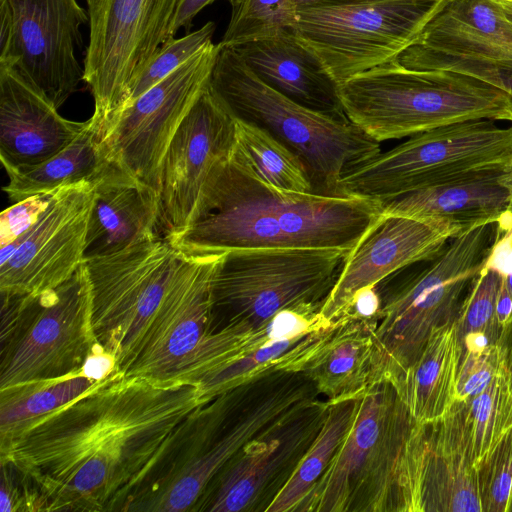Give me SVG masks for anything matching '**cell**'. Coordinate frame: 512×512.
Wrapping results in <instances>:
<instances>
[{
	"instance_id": "obj_8",
	"label": "cell",
	"mask_w": 512,
	"mask_h": 512,
	"mask_svg": "<svg viewBox=\"0 0 512 512\" xmlns=\"http://www.w3.org/2000/svg\"><path fill=\"white\" fill-rule=\"evenodd\" d=\"M497 233L498 222L467 225L426 268L383 300L372 330L375 383L397 384L431 333L455 320L461 296L484 267Z\"/></svg>"
},
{
	"instance_id": "obj_24",
	"label": "cell",
	"mask_w": 512,
	"mask_h": 512,
	"mask_svg": "<svg viewBox=\"0 0 512 512\" xmlns=\"http://www.w3.org/2000/svg\"><path fill=\"white\" fill-rule=\"evenodd\" d=\"M233 48L273 89L312 110L347 118L338 84L292 30Z\"/></svg>"
},
{
	"instance_id": "obj_44",
	"label": "cell",
	"mask_w": 512,
	"mask_h": 512,
	"mask_svg": "<svg viewBox=\"0 0 512 512\" xmlns=\"http://www.w3.org/2000/svg\"><path fill=\"white\" fill-rule=\"evenodd\" d=\"M14 39V25L10 7L6 0H0V64L10 58Z\"/></svg>"
},
{
	"instance_id": "obj_3",
	"label": "cell",
	"mask_w": 512,
	"mask_h": 512,
	"mask_svg": "<svg viewBox=\"0 0 512 512\" xmlns=\"http://www.w3.org/2000/svg\"><path fill=\"white\" fill-rule=\"evenodd\" d=\"M427 424L388 381L361 397L329 465L294 512H421Z\"/></svg>"
},
{
	"instance_id": "obj_32",
	"label": "cell",
	"mask_w": 512,
	"mask_h": 512,
	"mask_svg": "<svg viewBox=\"0 0 512 512\" xmlns=\"http://www.w3.org/2000/svg\"><path fill=\"white\" fill-rule=\"evenodd\" d=\"M361 398L330 402L326 419L289 481L266 512H294L321 477L349 431Z\"/></svg>"
},
{
	"instance_id": "obj_35",
	"label": "cell",
	"mask_w": 512,
	"mask_h": 512,
	"mask_svg": "<svg viewBox=\"0 0 512 512\" xmlns=\"http://www.w3.org/2000/svg\"><path fill=\"white\" fill-rule=\"evenodd\" d=\"M501 282L502 275L485 265L473 280L470 293L462 302L454 320L459 343L465 335L473 332L485 333L493 344L502 342L504 336L496 318V301Z\"/></svg>"
},
{
	"instance_id": "obj_25",
	"label": "cell",
	"mask_w": 512,
	"mask_h": 512,
	"mask_svg": "<svg viewBox=\"0 0 512 512\" xmlns=\"http://www.w3.org/2000/svg\"><path fill=\"white\" fill-rule=\"evenodd\" d=\"M512 210V165L409 192L382 203V213L462 225L498 222Z\"/></svg>"
},
{
	"instance_id": "obj_45",
	"label": "cell",
	"mask_w": 512,
	"mask_h": 512,
	"mask_svg": "<svg viewBox=\"0 0 512 512\" xmlns=\"http://www.w3.org/2000/svg\"><path fill=\"white\" fill-rule=\"evenodd\" d=\"M496 318L504 336L505 332L512 324V294L506 285L504 276H502V282L496 301Z\"/></svg>"
},
{
	"instance_id": "obj_6",
	"label": "cell",
	"mask_w": 512,
	"mask_h": 512,
	"mask_svg": "<svg viewBox=\"0 0 512 512\" xmlns=\"http://www.w3.org/2000/svg\"><path fill=\"white\" fill-rule=\"evenodd\" d=\"M320 397L302 371L249 380L198 406L178 435L162 477L166 499L193 508L222 467L292 408Z\"/></svg>"
},
{
	"instance_id": "obj_47",
	"label": "cell",
	"mask_w": 512,
	"mask_h": 512,
	"mask_svg": "<svg viewBox=\"0 0 512 512\" xmlns=\"http://www.w3.org/2000/svg\"><path fill=\"white\" fill-rule=\"evenodd\" d=\"M505 282L510 293L512 294V275L505 277Z\"/></svg>"
},
{
	"instance_id": "obj_34",
	"label": "cell",
	"mask_w": 512,
	"mask_h": 512,
	"mask_svg": "<svg viewBox=\"0 0 512 512\" xmlns=\"http://www.w3.org/2000/svg\"><path fill=\"white\" fill-rule=\"evenodd\" d=\"M231 16L222 40V46L242 44L291 30L297 20V6L293 0H228Z\"/></svg>"
},
{
	"instance_id": "obj_19",
	"label": "cell",
	"mask_w": 512,
	"mask_h": 512,
	"mask_svg": "<svg viewBox=\"0 0 512 512\" xmlns=\"http://www.w3.org/2000/svg\"><path fill=\"white\" fill-rule=\"evenodd\" d=\"M94 183L80 182L54 191L46 209L0 264V292L34 294L69 279L84 263Z\"/></svg>"
},
{
	"instance_id": "obj_33",
	"label": "cell",
	"mask_w": 512,
	"mask_h": 512,
	"mask_svg": "<svg viewBox=\"0 0 512 512\" xmlns=\"http://www.w3.org/2000/svg\"><path fill=\"white\" fill-rule=\"evenodd\" d=\"M466 404L476 470L501 438L512 428V378L509 368L499 374L481 393Z\"/></svg>"
},
{
	"instance_id": "obj_28",
	"label": "cell",
	"mask_w": 512,
	"mask_h": 512,
	"mask_svg": "<svg viewBox=\"0 0 512 512\" xmlns=\"http://www.w3.org/2000/svg\"><path fill=\"white\" fill-rule=\"evenodd\" d=\"M337 322L274 338L211 374L197 385L202 401L245 383L279 371H302L330 337Z\"/></svg>"
},
{
	"instance_id": "obj_21",
	"label": "cell",
	"mask_w": 512,
	"mask_h": 512,
	"mask_svg": "<svg viewBox=\"0 0 512 512\" xmlns=\"http://www.w3.org/2000/svg\"><path fill=\"white\" fill-rule=\"evenodd\" d=\"M71 121L13 68L0 66V158L6 172L38 165L86 129Z\"/></svg>"
},
{
	"instance_id": "obj_15",
	"label": "cell",
	"mask_w": 512,
	"mask_h": 512,
	"mask_svg": "<svg viewBox=\"0 0 512 512\" xmlns=\"http://www.w3.org/2000/svg\"><path fill=\"white\" fill-rule=\"evenodd\" d=\"M329 405L318 397L282 415L222 467L195 511L266 512L316 439Z\"/></svg>"
},
{
	"instance_id": "obj_48",
	"label": "cell",
	"mask_w": 512,
	"mask_h": 512,
	"mask_svg": "<svg viewBox=\"0 0 512 512\" xmlns=\"http://www.w3.org/2000/svg\"><path fill=\"white\" fill-rule=\"evenodd\" d=\"M508 366H509V371H510L511 378H512V346H511V350L508 354Z\"/></svg>"
},
{
	"instance_id": "obj_14",
	"label": "cell",
	"mask_w": 512,
	"mask_h": 512,
	"mask_svg": "<svg viewBox=\"0 0 512 512\" xmlns=\"http://www.w3.org/2000/svg\"><path fill=\"white\" fill-rule=\"evenodd\" d=\"M218 51V44H208L123 107L99 134L106 160L159 193L168 146L208 86Z\"/></svg>"
},
{
	"instance_id": "obj_5",
	"label": "cell",
	"mask_w": 512,
	"mask_h": 512,
	"mask_svg": "<svg viewBox=\"0 0 512 512\" xmlns=\"http://www.w3.org/2000/svg\"><path fill=\"white\" fill-rule=\"evenodd\" d=\"M346 117L378 142L455 123L489 119L512 123V95L473 76L414 70L397 59L338 84Z\"/></svg>"
},
{
	"instance_id": "obj_52",
	"label": "cell",
	"mask_w": 512,
	"mask_h": 512,
	"mask_svg": "<svg viewBox=\"0 0 512 512\" xmlns=\"http://www.w3.org/2000/svg\"><path fill=\"white\" fill-rule=\"evenodd\" d=\"M510 512H512V504H511Z\"/></svg>"
},
{
	"instance_id": "obj_27",
	"label": "cell",
	"mask_w": 512,
	"mask_h": 512,
	"mask_svg": "<svg viewBox=\"0 0 512 512\" xmlns=\"http://www.w3.org/2000/svg\"><path fill=\"white\" fill-rule=\"evenodd\" d=\"M303 372L329 402L361 398L375 383L372 330L362 321L341 317Z\"/></svg>"
},
{
	"instance_id": "obj_4",
	"label": "cell",
	"mask_w": 512,
	"mask_h": 512,
	"mask_svg": "<svg viewBox=\"0 0 512 512\" xmlns=\"http://www.w3.org/2000/svg\"><path fill=\"white\" fill-rule=\"evenodd\" d=\"M185 256L158 236L84 261L94 333L121 375L143 378L169 340L179 311L172 286Z\"/></svg>"
},
{
	"instance_id": "obj_13",
	"label": "cell",
	"mask_w": 512,
	"mask_h": 512,
	"mask_svg": "<svg viewBox=\"0 0 512 512\" xmlns=\"http://www.w3.org/2000/svg\"><path fill=\"white\" fill-rule=\"evenodd\" d=\"M180 0H92L83 81L94 99L98 135L123 108L130 88L167 41Z\"/></svg>"
},
{
	"instance_id": "obj_31",
	"label": "cell",
	"mask_w": 512,
	"mask_h": 512,
	"mask_svg": "<svg viewBox=\"0 0 512 512\" xmlns=\"http://www.w3.org/2000/svg\"><path fill=\"white\" fill-rule=\"evenodd\" d=\"M96 381L82 371L62 379L0 390V439L9 437L89 392Z\"/></svg>"
},
{
	"instance_id": "obj_46",
	"label": "cell",
	"mask_w": 512,
	"mask_h": 512,
	"mask_svg": "<svg viewBox=\"0 0 512 512\" xmlns=\"http://www.w3.org/2000/svg\"><path fill=\"white\" fill-rule=\"evenodd\" d=\"M502 6L506 15L512 19V0H497Z\"/></svg>"
},
{
	"instance_id": "obj_49",
	"label": "cell",
	"mask_w": 512,
	"mask_h": 512,
	"mask_svg": "<svg viewBox=\"0 0 512 512\" xmlns=\"http://www.w3.org/2000/svg\"><path fill=\"white\" fill-rule=\"evenodd\" d=\"M296 6L304 5L310 2H313L315 0H293Z\"/></svg>"
},
{
	"instance_id": "obj_36",
	"label": "cell",
	"mask_w": 512,
	"mask_h": 512,
	"mask_svg": "<svg viewBox=\"0 0 512 512\" xmlns=\"http://www.w3.org/2000/svg\"><path fill=\"white\" fill-rule=\"evenodd\" d=\"M215 29V23L209 21L194 32H189L178 39L172 38L163 43L153 55L147 67L132 84L127 101L123 107L163 80L208 44L212 43Z\"/></svg>"
},
{
	"instance_id": "obj_9",
	"label": "cell",
	"mask_w": 512,
	"mask_h": 512,
	"mask_svg": "<svg viewBox=\"0 0 512 512\" xmlns=\"http://www.w3.org/2000/svg\"><path fill=\"white\" fill-rule=\"evenodd\" d=\"M1 298L0 390L76 375L100 345L84 263L54 288Z\"/></svg>"
},
{
	"instance_id": "obj_29",
	"label": "cell",
	"mask_w": 512,
	"mask_h": 512,
	"mask_svg": "<svg viewBox=\"0 0 512 512\" xmlns=\"http://www.w3.org/2000/svg\"><path fill=\"white\" fill-rule=\"evenodd\" d=\"M97 131L89 124L66 148L46 161L6 172L9 182L3 191L16 203L39 194H50L61 187L95 181L108 165Z\"/></svg>"
},
{
	"instance_id": "obj_43",
	"label": "cell",
	"mask_w": 512,
	"mask_h": 512,
	"mask_svg": "<svg viewBox=\"0 0 512 512\" xmlns=\"http://www.w3.org/2000/svg\"><path fill=\"white\" fill-rule=\"evenodd\" d=\"M215 0H180L175 14L169 25L167 41L174 38L179 29L184 28L187 33L192 26L195 16L207 5Z\"/></svg>"
},
{
	"instance_id": "obj_38",
	"label": "cell",
	"mask_w": 512,
	"mask_h": 512,
	"mask_svg": "<svg viewBox=\"0 0 512 512\" xmlns=\"http://www.w3.org/2000/svg\"><path fill=\"white\" fill-rule=\"evenodd\" d=\"M508 351L502 342L489 344L478 351H467L461 357L457 402L476 396L504 370L508 369Z\"/></svg>"
},
{
	"instance_id": "obj_20",
	"label": "cell",
	"mask_w": 512,
	"mask_h": 512,
	"mask_svg": "<svg viewBox=\"0 0 512 512\" xmlns=\"http://www.w3.org/2000/svg\"><path fill=\"white\" fill-rule=\"evenodd\" d=\"M467 225L382 213L349 253L320 313L335 322L352 295L409 265L430 261Z\"/></svg>"
},
{
	"instance_id": "obj_26",
	"label": "cell",
	"mask_w": 512,
	"mask_h": 512,
	"mask_svg": "<svg viewBox=\"0 0 512 512\" xmlns=\"http://www.w3.org/2000/svg\"><path fill=\"white\" fill-rule=\"evenodd\" d=\"M461 356L453 320L431 333L419 358L394 385L417 423H435L456 404Z\"/></svg>"
},
{
	"instance_id": "obj_1",
	"label": "cell",
	"mask_w": 512,
	"mask_h": 512,
	"mask_svg": "<svg viewBox=\"0 0 512 512\" xmlns=\"http://www.w3.org/2000/svg\"><path fill=\"white\" fill-rule=\"evenodd\" d=\"M202 401L196 385L118 372L0 439L25 511H129L175 435Z\"/></svg>"
},
{
	"instance_id": "obj_11",
	"label": "cell",
	"mask_w": 512,
	"mask_h": 512,
	"mask_svg": "<svg viewBox=\"0 0 512 512\" xmlns=\"http://www.w3.org/2000/svg\"><path fill=\"white\" fill-rule=\"evenodd\" d=\"M351 251L239 249L224 252L212 283L216 331L259 326L278 312L322 308Z\"/></svg>"
},
{
	"instance_id": "obj_12",
	"label": "cell",
	"mask_w": 512,
	"mask_h": 512,
	"mask_svg": "<svg viewBox=\"0 0 512 512\" xmlns=\"http://www.w3.org/2000/svg\"><path fill=\"white\" fill-rule=\"evenodd\" d=\"M445 0H315L291 29L340 84L398 59Z\"/></svg>"
},
{
	"instance_id": "obj_39",
	"label": "cell",
	"mask_w": 512,
	"mask_h": 512,
	"mask_svg": "<svg viewBox=\"0 0 512 512\" xmlns=\"http://www.w3.org/2000/svg\"><path fill=\"white\" fill-rule=\"evenodd\" d=\"M51 195H34L14 203L1 213L0 247L13 242L19 244L48 206Z\"/></svg>"
},
{
	"instance_id": "obj_17",
	"label": "cell",
	"mask_w": 512,
	"mask_h": 512,
	"mask_svg": "<svg viewBox=\"0 0 512 512\" xmlns=\"http://www.w3.org/2000/svg\"><path fill=\"white\" fill-rule=\"evenodd\" d=\"M235 135V118L207 86L164 156L159 190L161 236L171 239L194 223L208 179L231 155Z\"/></svg>"
},
{
	"instance_id": "obj_18",
	"label": "cell",
	"mask_w": 512,
	"mask_h": 512,
	"mask_svg": "<svg viewBox=\"0 0 512 512\" xmlns=\"http://www.w3.org/2000/svg\"><path fill=\"white\" fill-rule=\"evenodd\" d=\"M14 39L6 66L42 93L57 109L84 77L76 50L89 16L76 0H6Z\"/></svg>"
},
{
	"instance_id": "obj_51",
	"label": "cell",
	"mask_w": 512,
	"mask_h": 512,
	"mask_svg": "<svg viewBox=\"0 0 512 512\" xmlns=\"http://www.w3.org/2000/svg\"><path fill=\"white\" fill-rule=\"evenodd\" d=\"M92 0H86L87 3L91 2Z\"/></svg>"
},
{
	"instance_id": "obj_41",
	"label": "cell",
	"mask_w": 512,
	"mask_h": 512,
	"mask_svg": "<svg viewBox=\"0 0 512 512\" xmlns=\"http://www.w3.org/2000/svg\"><path fill=\"white\" fill-rule=\"evenodd\" d=\"M485 266L504 277L512 275V224L505 229H501L498 224L497 237Z\"/></svg>"
},
{
	"instance_id": "obj_23",
	"label": "cell",
	"mask_w": 512,
	"mask_h": 512,
	"mask_svg": "<svg viewBox=\"0 0 512 512\" xmlns=\"http://www.w3.org/2000/svg\"><path fill=\"white\" fill-rule=\"evenodd\" d=\"M483 512L465 402L428 424L422 512Z\"/></svg>"
},
{
	"instance_id": "obj_22",
	"label": "cell",
	"mask_w": 512,
	"mask_h": 512,
	"mask_svg": "<svg viewBox=\"0 0 512 512\" xmlns=\"http://www.w3.org/2000/svg\"><path fill=\"white\" fill-rule=\"evenodd\" d=\"M159 193L108 163L94 183L84 261L158 236Z\"/></svg>"
},
{
	"instance_id": "obj_10",
	"label": "cell",
	"mask_w": 512,
	"mask_h": 512,
	"mask_svg": "<svg viewBox=\"0 0 512 512\" xmlns=\"http://www.w3.org/2000/svg\"><path fill=\"white\" fill-rule=\"evenodd\" d=\"M471 120L409 137L345 170L338 195L381 203L474 173L512 165V123Z\"/></svg>"
},
{
	"instance_id": "obj_42",
	"label": "cell",
	"mask_w": 512,
	"mask_h": 512,
	"mask_svg": "<svg viewBox=\"0 0 512 512\" xmlns=\"http://www.w3.org/2000/svg\"><path fill=\"white\" fill-rule=\"evenodd\" d=\"M24 511L23 491L11 468L1 463L0 512Z\"/></svg>"
},
{
	"instance_id": "obj_30",
	"label": "cell",
	"mask_w": 512,
	"mask_h": 512,
	"mask_svg": "<svg viewBox=\"0 0 512 512\" xmlns=\"http://www.w3.org/2000/svg\"><path fill=\"white\" fill-rule=\"evenodd\" d=\"M236 135L232 155L254 175L276 188L316 193L303 161L270 132L235 118Z\"/></svg>"
},
{
	"instance_id": "obj_37",
	"label": "cell",
	"mask_w": 512,
	"mask_h": 512,
	"mask_svg": "<svg viewBox=\"0 0 512 512\" xmlns=\"http://www.w3.org/2000/svg\"><path fill=\"white\" fill-rule=\"evenodd\" d=\"M483 512H510L512 504V428L478 468Z\"/></svg>"
},
{
	"instance_id": "obj_7",
	"label": "cell",
	"mask_w": 512,
	"mask_h": 512,
	"mask_svg": "<svg viewBox=\"0 0 512 512\" xmlns=\"http://www.w3.org/2000/svg\"><path fill=\"white\" fill-rule=\"evenodd\" d=\"M219 45L209 89L239 120L264 128L305 164L316 193L338 195L350 166L380 152V142L350 122L307 108L266 84L233 47Z\"/></svg>"
},
{
	"instance_id": "obj_50",
	"label": "cell",
	"mask_w": 512,
	"mask_h": 512,
	"mask_svg": "<svg viewBox=\"0 0 512 512\" xmlns=\"http://www.w3.org/2000/svg\"><path fill=\"white\" fill-rule=\"evenodd\" d=\"M221 338H222V332H221ZM220 363H221V351H220ZM220 367V366H219Z\"/></svg>"
},
{
	"instance_id": "obj_16",
	"label": "cell",
	"mask_w": 512,
	"mask_h": 512,
	"mask_svg": "<svg viewBox=\"0 0 512 512\" xmlns=\"http://www.w3.org/2000/svg\"><path fill=\"white\" fill-rule=\"evenodd\" d=\"M397 60L467 74L512 95V19L497 0H445Z\"/></svg>"
},
{
	"instance_id": "obj_2",
	"label": "cell",
	"mask_w": 512,
	"mask_h": 512,
	"mask_svg": "<svg viewBox=\"0 0 512 512\" xmlns=\"http://www.w3.org/2000/svg\"><path fill=\"white\" fill-rule=\"evenodd\" d=\"M381 214L382 203L367 198L276 188L231 153L209 177L194 223L169 240L186 256L239 249L352 251Z\"/></svg>"
},
{
	"instance_id": "obj_40",
	"label": "cell",
	"mask_w": 512,
	"mask_h": 512,
	"mask_svg": "<svg viewBox=\"0 0 512 512\" xmlns=\"http://www.w3.org/2000/svg\"><path fill=\"white\" fill-rule=\"evenodd\" d=\"M377 286L368 285L357 290L346 303L337 319L344 317L376 325L383 306V299Z\"/></svg>"
}]
</instances>
